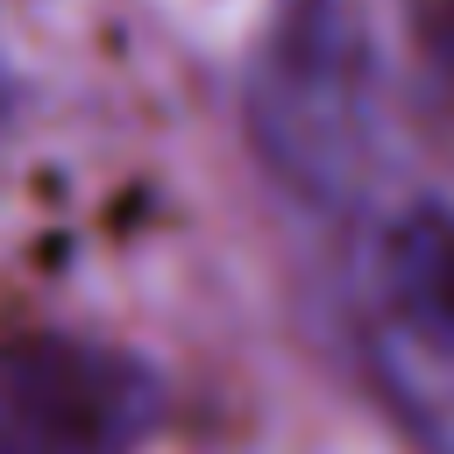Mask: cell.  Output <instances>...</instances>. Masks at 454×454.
<instances>
[{"mask_svg":"<svg viewBox=\"0 0 454 454\" xmlns=\"http://www.w3.org/2000/svg\"><path fill=\"white\" fill-rule=\"evenodd\" d=\"M369 376L419 454H454V213L419 206L390 227L376 270Z\"/></svg>","mask_w":454,"mask_h":454,"instance_id":"6da1fadb","label":"cell"},{"mask_svg":"<svg viewBox=\"0 0 454 454\" xmlns=\"http://www.w3.org/2000/svg\"><path fill=\"white\" fill-rule=\"evenodd\" d=\"M156 419L142 362L99 340H0V454H128Z\"/></svg>","mask_w":454,"mask_h":454,"instance_id":"7a4b0ae2","label":"cell"}]
</instances>
